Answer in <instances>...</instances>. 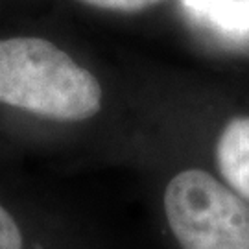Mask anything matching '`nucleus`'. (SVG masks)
<instances>
[{"mask_svg": "<svg viewBox=\"0 0 249 249\" xmlns=\"http://www.w3.org/2000/svg\"><path fill=\"white\" fill-rule=\"evenodd\" d=\"M0 106L52 125H81L104 109L98 78L43 37L0 39Z\"/></svg>", "mask_w": 249, "mask_h": 249, "instance_id": "obj_1", "label": "nucleus"}, {"mask_svg": "<svg viewBox=\"0 0 249 249\" xmlns=\"http://www.w3.org/2000/svg\"><path fill=\"white\" fill-rule=\"evenodd\" d=\"M159 205L178 249H249V203L209 170H174L160 185Z\"/></svg>", "mask_w": 249, "mask_h": 249, "instance_id": "obj_2", "label": "nucleus"}, {"mask_svg": "<svg viewBox=\"0 0 249 249\" xmlns=\"http://www.w3.org/2000/svg\"><path fill=\"white\" fill-rule=\"evenodd\" d=\"M218 178L249 203V115L234 116L214 141Z\"/></svg>", "mask_w": 249, "mask_h": 249, "instance_id": "obj_3", "label": "nucleus"}, {"mask_svg": "<svg viewBox=\"0 0 249 249\" xmlns=\"http://www.w3.org/2000/svg\"><path fill=\"white\" fill-rule=\"evenodd\" d=\"M26 220L0 197V249H39Z\"/></svg>", "mask_w": 249, "mask_h": 249, "instance_id": "obj_4", "label": "nucleus"}, {"mask_svg": "<svg viewBox=\"0 0 249 249\" xmlns=\"http://www.w3.org/2000/svg\"><path fill=\"white\" fill-rule=\"evenodd\" d=\"M87 6L98 9H107V11H120V13H137L144 9L151 8L159 4L162 0H80Z\"/></svg>", "mask_w": 249, "mask_h": 249, "instance_id": "obj_5", "label": "nucleus"}, {"mask_svg": "<svg viewBox=\"0 0 249 249\" xmlns=\"http://www.w3.org/2000/svg\"><path fill=\"white\" fill-rule=\"evenodd\" d=\"M248 18H249V8H248Z\"/></svg>", "mask_w": 249, "mask_h": 249, "instance_id": "obj_6", "label": "nucleus"}]
</instances>
